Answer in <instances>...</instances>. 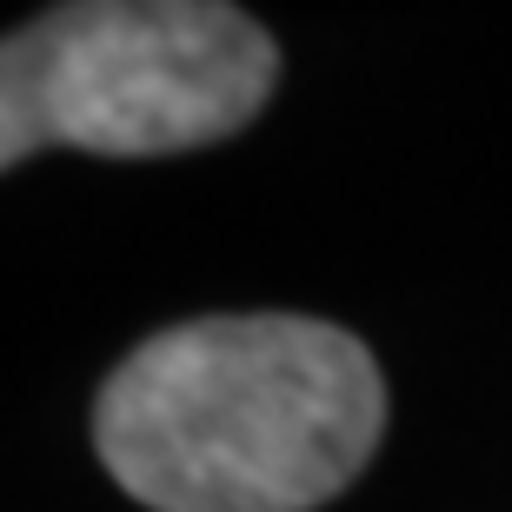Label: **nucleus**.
<instances>
[{
  "label": "nucleus",
  "instance_id": "f03ea898",
  "mask_svg": "<svg viewBox=\"0 0 512 512\" xmlns=\"http://www.w3.org/2000/svg\"><path fill=\"white\" fill-rule=\"evenodd\" d=\"M280 80L260 20L213 0H74L0 47V160L40 147L187 153L240 133Z\"/></svg>",
  "mask_w": 512,
  "mask_h": 512
},
{
  "label": "nucleus",
  "instance_id": "f257e3e1",
  "mask_svg": "<svg viewBox=\"0 0 512 512\" xmlns=\"http://www.w3.org/2000/svg\"><path fill=\"white\" fill-rule=\"evenodd\" d=\"M386 380L306 313H213L153 333L100 386L94 446L153 512H313L366 466Z\"/></svg>",
  "mask_w": 512,
  "mask_h": 512
}]
</instances>
